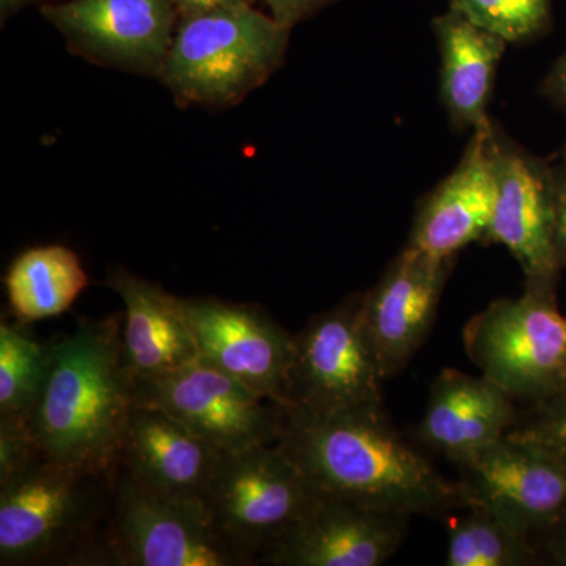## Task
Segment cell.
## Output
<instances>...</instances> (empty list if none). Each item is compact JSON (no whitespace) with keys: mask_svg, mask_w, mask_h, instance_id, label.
<instances>
[{"mask_svg":"<svg viewBox=\"0 0 566 566\" xmlns=\"http://www.w3.org/2000/svg\"><path fill=\"white\" fill-rule=\"evenodd\" d=\"M281 406L275 444L319 493L378 512L438 520L468 506L460 482L444 479L406 441L382 400L326 415Z\"/></svg>","mask_w":566,"mask_h":566,"instance_id":"6da1fadb","label":"cell"},{"mask_svg":"<svg viewBox=\"0 0 566 566\" xmlns=\"http://www.w3.org/2000/svg\"><path fill=\"white\" fill-rule=\"evenodd\" d=\"M134 406L136 379L120 316L82 318L73 334L51 342L50 367L29 424L51 460L115 474Z\"/></svg>","mask_w":566,"mask_h":566,"instance_id":"7a4b0ae2","label":"cell"},{"mask_svg":"<svg viewBox=\"0 0 566 566\" xmlns=\"http://www.w3.org/2000/svg\"><path fill=\"white\" fill-rule=\"evenodd\" d=\"M114 474L40 457L0 486V565H99Z\"/></svg>","mask_w":566,"mask_h":566,"instance_id":"3957f363","label":"cell"},{"mask_svg":"<svg viewBox=\"0 0 566 566\" xmlns=\"http://www.w3.org/2000/svg\"><path fill=\"white\" fill-rule=\"evenodd\" d=\"M290 32L252 6L180 18L159 77L180 103L233 106L282 65Z\"/></svg>","mask_w":566,"mask_h":566,"instance_id":"277c9868","label":"cell"},{"mask_svg":"<svg viewBox=\"0 0 566 566\" xmlns=\"http://www.w3.org/2000/svg\"><path fill=\"white\" fill-rule=\"evenodd\" d=\"M556 283L526 281L521 296L493 301L464 326L471 363L521 403L566 390V316Z\"/></svg>","mask_w":566,"mask_h":566,"instance_id":"5b68a950","label":"cell"},{"mask_svg":"<svg viewBox=\"0 0 566 566\" xmlns=\"http://www.w3.org/2000/svg\"><path fill=\"white\" fill-rule=\"evenodd\" d=\"M319 495L281 447L266 444L222 453L205 502L219 535L253 566L264 564Z\"/></svg>","mask_w":566,"mask_h":566,"instance_id":"8992f818","label":"cell"},{"mask_svg":"<svg viewBox=\"0 0 566 566\" xmlns=\"http://www.w3.org/2000/svg\"><path fill=\"white\" fill-rule=\"evenodd\" d=\"M99 565L251 566L219 535L202 499L148 493L120 471Z\"/></svg>","mask_w":566,"mask_h":566,"instance_id":"52a82bcc","label":"cell"},{"mask_svg":"<svg viewBox=\"0 0 566 566\" xmlns=\"http://www.w3.org/2000/svg\"><path fill=\"white\" fill-rule=\"evenodd\" d=\"M385 382L364 316V293L316 314L294 335L285 403L311 412L382 400Z\"/></svg>","mask_w":566,"mask_h":566,"instance_id":"ba28073f","label":"cell"},{"mask_svg":"<svg viewBox=\"0 0 566 566\" xmlns=\"http://www.w3.org/2000/svg\"><path fill=\"white\" fill-rule=\"evenodd\" d=\"M136 405L161 409L223 453L275 444L282 406L196 359L136 381Z\"/></svg>","mask_w":566,"mask_h":566,"instance_id":"9c48e42d","label":"cell"},{"mask_svg":"<svg viewBox=\"0 0 566 566\" xmlns=\"http://www.w3.org/2000/svg\"><path fill=\"white\" fill-rule=\"evenodd\" d=\"M495 202L482 244H501L515 256L526 281L557 282L553 238V172L549 159L536 158L490 126Z\"/></svg>","mask_w":566,"mask_h":566,"instance_id":"30bf717a","label":"cell"},{"mask_svg":"<svg viewBox=\"0 0 566 566\" xmlns=\"http://www.w3.org/2000/svg\"><path fill=\"white\" fill-rule=\"evenodd\" d=\"M457 468L468 505L534 542L566 509V469L523 439L506 434Z\"/></svg>","mask_w":566,"mask_h":566,"instance_id":"8fae6325","label":"cell"},{"mask_svg":"<svg viewBox=\"0 0 566 566\" xmlns=\"http://www.w3.org/2000/svg\"><path fill=\"white\" fill-rule=\"evenodd\" d=\"M199 357L264 398L285 403L294 335L255 304L178 297Z\"/></svg>","mask_w":566,"mask_h":566,"instance_id":"7c38bea8","label":"cell"},{"mask_svg":"<svg viewBox=\"0 0 566 566\" xmlns=\"http://www.w3.org/2000/svg\"><path fill=\"white\" fill-rule=\"evenodd\" d=\"M41 14L84 57L159 76L174 40V0H69L44 3Z\"/></svg>","mask_w":566,"mask_h":566,"instance_id":"4fadbf2b","label":"cell"},{"mask_svg":"<svg viewBox=\"0 0 566 566\" xmlns=\"http://www.w3.org/2000/svg\"><path fill=\"white\" fill-rule=\"evenodd\" d=\"M455 260L406 245L374 289L364 292L365 324L385 381L405 370L430 335Z\"/></svg>","mask_w":566,"mask_h":566,"instance_id":"5bb4252c","label":"cell"},{"mask_svg":"<svg viewBox=\"0 0 566 566\" xmlns=\"http://www.w3.org/2000/svg\"><path fill=\"white\" fill-rule=\"evenodd\" d=\"M409 517L322 494L263 565H385L403 545Z\"/></svg>","mask_w":566,"mask_h":566,"instance_id":"9a60e30c","label":"cell"},{"mask_svg":"<svg viewBox=\"0 0 566 566\" xmlns=\"http://www.w3.org/2000/svg\"><path fill=\"white\" fill-rule=\"evenodd\" d=\"M222 453L161 409L136 405L115 471L148 493L205 501Z\"/></svg>","mask_w":566,"mask_h":566,"instance_id":"2e32d148","label":"cell"},{"mask_svg":"<svg viewBox=\"0 0 566 566\" xmlns=\"http://www.w3.org/2000/svg\"><path fill=\"white\" fill-rule=\"evenodd\" d=\"M472 132L455 170L424 196L417 208L408 248L434 259H457L469 244H482L490 229L495 181L490 126Z\"/></svg>","mask_w":566,"mask_h":566,"instance_id":"e0dca14e","label":"cell"},{"mask_svg":"<svg viewBox=\"0 0 566 566\" xmlns=\"http://www.w3.org/2000/svg\"><path fill=\"white\" fill-rule=\"evenodd\" d=\"M517 416L515 398L491 379L444 368L431 382L416 436L457 465L505 438Z\"/></svg>","mask_w":566,"mask_h":566,"instance_id":"ac0fdd59","label":"cell"},{"mask_svg":"<svg viewBox=\"0 0 566 566\" xmlns=\"http://www.w3.org/2000/svg\"><path fill=\"white\" fill-rule=\"evenodd\" d=\"M106 285L125 304L126 360L136 381L199 359V348L178 296L125 268H115Z\"/></svg>","mask_w":566,"mask_h":566,"instance_id":"d6986e66","label":"cell"},{"mask_svg":"<svg viewBox=\"0 0 566 566\" xmlns=\"http://www.w3.org/2000/svg\"><path fill=\"white\" fill-rule=\"evenodd\" d=\"M441 52V98L457 129L483 128L506 41L449 9L433 20Z\"/></svg>","mask_w":566,"mask_h":566,"instance_id":"ffe728a7","label":"cell"},{"mask_svg":"<svg viewBox=\"0 0 566 566\" xmlns=\"http://www.w3.org/2000/svg\"><path fill=\"white\" fill-rule=\"evenodd\" d=\"M87 285L80 256L59 244L21 253L6 279L11 312L24 324L69 311Z\"/></svg>","mask_w":566,"mask_h":566,"instance_id":"44dd1931","label":"cell"},{"mask_svg":"<svg viewBox=\"0 0 566 566\" xmlns=\"http://www.w3.org/2000/svg\"><path fill=\"white\" fill-rule=\"evenodd\" d=\"M450 526L447 566H531L539 564L535 542L517 534L476 505Z\"/></svg>","mask_w":566,"mask_h":566,"instance_id":"7402d4cb","label":"cell"},{"mask_svg":"<svg viewBox=\"0 0 566 566\" xmlns=\"http://www.w3.org/2000/svg\"><path fill=\"white\" fill-rule=\"evenodd\" d=\"M21 322L0 323V419L31 420L50 367V344H40Z\"/></svg>","mask_w":566,"mask_h":566,"instance_id":"603a6c76","label":"cell"},{"mask_svg":"<svg viewBox=\"0 0 566 566\" xmlns=\"http://www.w3.org/2000/svg\"><path fill=\"white\" fill-rule=\"evenodd\" d=\"M449 9L506 43H531L546 35L553 25L551 0H449Z\"/></svg>","mask_w":566,"mask_h":566,"instance_id":"cb8c5ba5","label":"cell"},{"mask_svg":"<svg viewBox=\"0 0 566 566\" xmlns=\"http://www.w3.org/2000/svg\"><path fill=\"white\" fill-rule=\"evenodd\" d=\"M509 436L542 447L566 469V390L526 405Z\"/></svg>","mask_w":566,"mask_h":566,"instance_id":"d4e9b609","label":"cell"},{"mask_svg":"<svg viewBox=\"0 0 566 566\" xmlns=\"http://www.w3.org/2000/svg\"><path fill=\"white\" fill-rule=\"evenodd\" d=\"M43 455L28 420L0 419V486Z\"/></svg>","mask_w":566,"mask_h":566,"instance_id":"484cf974","label":"cell"},{"mask_svg":"<svg viewBox=\"0 0 566 566\" xmlns=\"http://www.w3.org/2000/svg\"><path fill=\"white\" fill-rule=\"evenodd\" d=\"M551 161L553 172V238L558 264L566 268V144Z\"/></svg>","mask_w":566,"mask_h":566,"instance_id":"4316f807","label":"cell"},{"mask_svg":"<svg viewBox=\"0 0 566 566\" xmlns=\"http://www.w3.org/2000/svg\"><path fill=\"white\" fill-rule=\"evenodd\" d=\"M539 564L566 566V509L546 531L536 536Z\"/></svg>","mask_w":566,"mask_h":566,"instance_id":"83f0119b","label":"cell"},{"mask_svg":"<svg viewBox=\"0 0 566 566\" xmlns=\"http://www.w3.org/2000/svg\"><path fill=\"white\" fill-rule=\"evenodd\" d=\"M264 2L271 10V17L286 28L293 29L297 22L308 20L338 0H264Z\"/></svg>","mask_w":566,"mask_h":566,"instance_id":"f1b7e54d","label":"cell"},{"mask_svg":"<svg viewBox=\"0 0 566 566\" xmlns=\"http://www.w3.org/2000/svg\"><path fill=\"white\" fill-rule=\"evenodd\" d=\"M253 2L255 0H174L178 20L193 17V14L208 13V11L251 7Z\"/></svg>","mask_w":566,"mask_h":566,"instance_id":"f546056e","label":"cell"},{"mask_svg":"<svg viewBox=\"0 0 566 566\" xmlns=\"http://www.w3.org/2000/svg\"><path fill=\"white\" fill-rule=\"evenodd\" d=\"M543 95H546L554 104H557L566 114V51L554 63L545 82H543Z\"/></svg>","mask_w":566,"mask_h":566,"instance_id":"4dcf8cb0","label":"cell"},{"mask_svg":"<svg viewBox=\"0 0 566 566\" xmlns=\"http://www.w3.org/2000/svg\"><path fill=\"white\" fill-rule=\"evenodd\" d=\"M35 2V0H0V17L2 22L9 20L10 17L17 14L18 11L24 9L29 3Z\"/></svg>","mask_w":566,"mask_h":566,"instance_id":"1f68e13d","label":"cell"}]
</instances>
